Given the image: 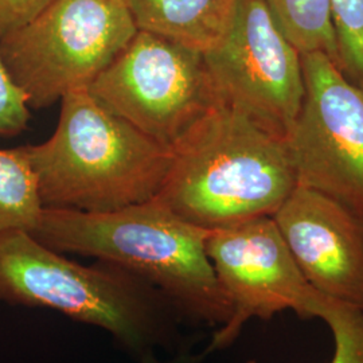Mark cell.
<instances>
[{
	"mask_svg": "<svg viewBox=\"0 0 363 363\" xmlns=\"http://www.w3.org/2000/svg\"><path fill=\"white\" fill-rule=\"evenodd\" d=\"M55 0H0V39L26 26Z\"/></svg>",
	"mask_w": 363,
	"mask_h": 363,
	"instance_id": "cell-17",
	"label": "cell"
},
{
	"mask_svg": "<svg viewBox=\"0 0 363 363\" xmlns=\"http://www.w3.org/2000/svg\"><path fill=\"white\" fill-rule=\"evenodd\" d=\"M301 64L306 94L286 138L296 181L363 218V86L323 52Z\"/></svg>",
	"mask_w": 363,
	"mask_h": 363,
	"instance_id": "cell-8",
	"label": "cell"
},
{
	"mask_svg": "<svg viewBox=\"0 0 363 363\" xmlns=\"http://www.w3.org/2000/svg\"><path fill=\"white\" fill-rule=\"evenodd\" d=\"M208 357L206 351L198 352L194 351V345H190L174 354H169L167 358H160L156 351H151L145 354L139 363H203Z\"/></svg>",
	"mask_w": 363,
	"mask_h": 363,
	"instance_id": "cell-18",
	"label": "cell"
},
{
	"mask_svg": "<svg viewBox=\"0 0 363 363\" xmlns=\"http://www.w3.org/2000/svg\"><path fill=\"white\" fill-rule=\"evenodd\" d=\"M316 318L330 327L334 337L335 350L330 363H363V310L325 296Z\"/></svg>",
	"mask_w": 363,
	"mask_h": 363,
	"instance_id": "cell-15",
	"label": "cell"
},
{
	"mask_svg": "<svg viewBox=\"0 0 363 363\" xmlns=\"http://www.w3.org/2000/svg\"><path fill=\"white\" fill-rule=\"evenodd\" d=\"M42 211L38 182L22 147L0 150V234L33 233Z\"/></svg>",
	"mask_w": 363,
	"mask_h": 363,
	"instance_id": "cell-13",
	"label": "cell"
},
{
	"mask_svg": "<svg viewBox=\"0 0 363 363\" xmlns=\"http://www.w3.org/2000/svg\"><path fill=\"white\" fill-rule=\"evenodd\" d=\"M210 232L183 220L155 196L106 213L43 208L31 234L60 253L136 273L166 295L184 325L220 327L232 306L206 253Z\"/></svg>",
	"mask_w": 363,
	"mask_h": 363,
	"instance_id": "cell-2",
	"label": "cell"
},
{
	"mask_svg": "<svg viewBox=\"0 0 363 363\" xmlns=\"http://www.w3.org/2000/svg\"><path fill=\"white\" fill-rule=\"evenodd\" d=\"M206 253L232 306L205 349L208 355L230 347L253 318L271 320L286 310L316 318L325 296L300 272L272 217L211 230Z\"/></svg>",
	"mask_w": 363,
	"mask_h": 363,
	"instance_id": "cell-9",
	"label": "cell"
},
{
	"mask_svg": "<svg viewBox=\"0 0 363 363\" xmlns=\"http://www.w3.org/2000/svg\"><path fill=\"white\" fill-rule=\"evenodd\" d=\"M337 45V67L363 86V0H330Z\"/></svg>",
	"mask_w": 363,
	"mask_h": 363,
	"instance_id": "cell-14",
	"label": "cell"
},
{
	"mask_svg": "<svg viewBox=\"0 0 363 363\" xmlns=\"http://www.w3.org/2000/svg\"><path fill=\"white\" fill-rule=\"evenodd\" d=\"M171 151L156 198L206 230L273 217L298 186L286 139L223 103L201 117Z\"/></svg>",
	"mask_w": 363,
	"mask_h": 363,
	"instance_id": "cell-3",
	"label": "cell"
},
{
	"mask_svg": "<svg viewBox=\"0 0 363 363\" xmlns=\"http://www.w3.org/2000/svg\"><path fill=\"white\" fill-rule=\"evenodd\" d=\"M138 33L124 0H55L0 39V54L28 106L88 89Z\"/></svg>",
	"mask_w": 363,
	"mask_h": 363,
	"instance_id": "cell-5",
	"label": "cell"
},
{
	"mask_svg": "<svg viewBox=\"0 0 363 363\" xmlns=\"http://www.w3.org/2000/svg\"><path fill=\"white\" fill-rule=\"evenodd\" d=\"M238 0H124L138 30L154 33L198 52L223 34Z\"/></svg>",
	"mask_w": 363,
	"mask_h": 363,
	"instance_id": "cell-11",
	"label": "cell"
},
{
	"mask_svg": "<svg viewBox=\"0 0 363 363\" xmlns=\"http://www.w3.org/2000/svg\"><path fill=\"white\" fill-rule=\"evenodd\" d=\"M272 218L306 280L325 298L363 310V218L300 184Z\"/></svg>",
	"mask_w": 363,
	"mask_h": 363,
	"instance_id": "cell-10",
	"label": "cell"
},
{
	"mask_svg": "<svg viewBox=\"0 0 363 363\" xmlns=\"http://www.w3.org/2000/svg\"><path fill=\"white\" fill-rule=\"evenodd\" d=\"M88 91L105 109L169 148L220 103L203 52L143 30Z\"/></svg>",
	"mask_w": 363,
	"mask_h": 363,
	"instance_id": "cell-6",
	"label": "cell"
},
{
	"mask_svg": "<svg viewBox=\"0 0 363 363\" xmlns=\"http://www.w3.org/2000/svg\"><path fill=\"white\" fill-rule=\"evenodd\" d=\"M0 303L49 308L106 331L138 362L151 351L194 345L166 295L136 273L99 261L82 265L26 230L0 234Z\"/></svg>",
	"mask_w": 363,
	"mask_h": 363,
	"instance_id": "cell-1",
	"label": "cell"
},
{
	"mask_svg": "<svg viewBox=\"0 0 363 363\" xmlns=\"http://www.w3.org/2000/svg\"><path fill=\"white\" fill-rule=\"evenodd\" d=\"M203 58L220 103L286 139L306 94L301 54L261 0L237 1Z\"/></svg>",
	"mask_w": 363,
	"mask_h": 363,
	"instance_id": "cell-7",
	"label": "cell"
},
{
	"mask_svg": "<svg viewBox=\"0 0 363 363\" xmlns=\"http://www.w3.org/2000/svg\"><path fill=\"white\" fill-rule=\"evenodd\" d=\"M273 22L300 54L323 52L337 65L330 0H261Z\"/></svg>",
	"mask_w": 363,
	"mask_h": 363,
	"instance_id": "cell-12",
	"label": "cell"
},
{
	"mask_svg": "<svg viewBox=\"0 0 363 363\" xmlns=\"http://www.w3.org/2000/svg\"><path fill=\"white\" fill-rule=\"evenodd\" d=\"M30 106L26 94L13 82L0 54V136L11 138L26 130Z\"/></svg>",
	"mask_w": 363,
	"mask_h": 363,
	"instance_id": "cell-16",
	"label": "cell"
},
{
	"mask_svg": "<svg viewBox=\"0 0 363 363\" xmlns=\"http://www.w3.org/2000/svg\"><path fill=\"white\" fill-rule=\"evenodd\" d=\"M22 150L43 208L88 213L155 198L172 159L169 147L105 109L88 89L66 94L52 136Z\"/></svg>",
	"mask_w": 363,
	"mask_h": 363,
	"instance_id": "cell-4",
	"label": "cell"
}]
</instances>
